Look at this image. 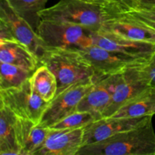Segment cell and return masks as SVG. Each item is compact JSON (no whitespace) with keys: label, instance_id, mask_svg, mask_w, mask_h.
Listing matches in <instances>:
<instances>
[{"label":"cell","instance_id":"obj_1","mask_svg":"<svg viewBox=\"0 0 155 155\" xmlns=\"http://www.w3.org/2000/svg\"><path fill=\"white\" fill-rule=\"evenodd\" d=\"M153 116L131 130L83 146L77 155H155Z\"/></svg>","mask_w":155,"mask_h":155},{"label":"cell","instance_id":"obj_2","mask_svg":"<svg viewBox=\"0 0 155 155\" xmlns=\"http://www.w3.org/2000/svg\"><path fill=\"white\" fill-rule=\"evenodd\" d=\"M40 63L48 67L57 78V93L75 83L97 80L93 68L80 49L48 48Z\"/></svg>","mask_w":155,"mask_h":155},{"label":"cell","instance_id":"obj_3","mask_svg":"<svg viewBox=\"0 0 155 155\" xmlns=\"http://www.w3.org/2000/svg\"><path fill=\"white\" fill-rule=\"evenodd\" d=\"M112 15L106 8L79 0H60L39 13L41 21L71 23L94 32L100 30L104 21Z\"/></svg>","mask_w":155,"mask_h":155},{"label":"cell","instance_id":"obj_4","mask_svg":"<svg viewBox=\"0 0 155 155\" xmlns=\"http://www.w3.org/2000/svg\"><path fill=\"white\" fill-rule=\"evenodd\" d=\"M36 32L48 49L76 48L81 50L93 45L94 31L77 24L40 21Z\"/></svg>","mask_w":155,"mask_h":155},{"label":"cell","instance_id":"obj_5","mask_svg":"<svg viewBox=\"0 0 155 155\" xmlns=\"http://www.w3.org/2000/svg\"><path fill=\"white\" fill-rule=\"evenodd\" d=\"M142 65H134L112 75V96L103 118L110 117L136 95L150 86Z\"/></svg>","mask_w":155,"mask_h":155},{"label":"cell","instance_id":"obj_6","mask_svg":"<svg viewBox=\"0 0 155 155\" xmlns=\"http://www.w3.org/2000/svg\"><path fill=\"white\" fill-rule=\"evenodd\" d=\"M0 102L12 109L17 116L39 124L48 102L34 90L30 80L22 86L0 90Z\"/></svg>","mask_w":155,"mask_h":155},{"label":"cell","instance_id":"obj_7","mask_svg":"<svg viewBox=\"0 0 155 155\" xmlns=\"http://www.w3.org/2000/svg\"><path fill=\"white\" fill-rule=\"evenodd\" d=\"M95 82L89 80L75 83L56 94L54 98L48 102L39 124L49 128L58 121L76 111L78 104L92 89Z\"/></svg>","mask_w":155,"mask_h":155},{"label":"cell","instance_id":"obj_8","mask_svg":"<svg viewBox=\"0 0 155 155\" xmlns=\"http://www.w3.org/2000/svg\"><path fill=\"white\" fill-rule=\"evenodd\" d=\"M80 51L93 68L97 80L119 74L129 67L144 64L148 61L107 50L96 45L86 47Z\"/></svg>","mask_w":155,"mask_h":155},{"label":"cell","instance_id":"obj_9","mask_svg":"<svg viewBox=\"0 0 155 155\" xmlns=\"http://www.w3.org/2000/svg\"><path fill=\"white\" fill-rule=\"evenodd\" d=\"M0 21L7 26L15 41L30 48L40 61L48 48L37 32L26 20L17 14L5 0L0 2Z\"/></svg>","mask_w":155,"mask_h":155},{"label":"cell","instance_id":"obj_10","mask_svg":"<svg viewBox=\"0 0 155 155\" xmlns=\"http://www.w3.org/2000/svg\"><path fill=\"white\" fill-rule=\"evenodd\" d=\"M100 30L132 40L155 44V29L127 13L113 15L104 21Z\"/></svg>","mask_w":155,"mask_h":155},{"label":"cell","instance_id":"obj_11","mask_svg":"<svg viewBox=\"0 0 155 155\" xmlns=\"http://www.w3.org/2000/svg\"><path fill=\"white\" fill-rule=\"evenodd\" d=\"M84 129L49 128L43 145L35 155H77L83 147Z\"/></svg>","mask_w":155,"mask_h":155},{"label":"cell","instance_id":"obj_12","mask_svg":"<svg viewBox=\"0 0 155 155\" xmlns=\"http://www.w3.org/2000/svg\"><path fill=\"white\" fill-rule=\"evenodd\" d=\"M150 116L139 117H110L95 120L84 129L83 146L98 143L142 124Z\"/></svg>","mask_w":155,"mask_h":155},{"label":"cell","instance_id":"obj_13","mask_svg":"<svg viewBox=\"0 0 155 155\" xmlns=\"http://www.w3.org/2000/svg\"><path fill=\"white\" fill-rule=\"evenodd\" d=\"M93 45L132 57L149 60L155 52V44L139 42L105 31L94 32Z\"/></svg>","mask_w":155,"mask_h":155},{"label":"cell","instance_id":"obj_14","mask_svg":"<svg viewBox=\"0 0 155 155\" xmlns=\"http://www.w3.org/2000/svg\"><path fill=\"white\" fill-rule=\"evenodd\" d=\"M111 76L96 80L92 89L85 95L76 111L89 112L98 120L103 118L104 111L111 100Z\"/></svg>","mask_w":155,"mask_h":155},{"label":"cell","instance_id":"obj_15","mask_svg":"<svg viewBox=\"0 0 155 155\" xmlns=\"http://www.w3.org/2000/svg\"><path fill=\"white\" fill-rule=\"evenodd\" d=\"M16 130L21 155H35L43 145L49 128L18 116Z\"/></svg>","mask_w":155,"mask_h":155},{"label":"cell","instance_id":"obj_16","mask_svg":"<svg viewBox=\"0 0 155 155\" xmlns=\"http://www.w3.org/2000/svg\"><path fill=\"white\" fill-rule=\"evenodd\" d=\"M0 62H5L33 73L39 64V58L26 45L15 41L0 42Z\"/></svg>","mask_w":155,"mask_h":155},{"label":"cell","instance_id":"obj_17","mask_svg":"<svg viewBox=\"0 0 155 155\" xmlns=\"http://www.w3.org/2000/svg\"><path fill=\"white\" fill-rule=\"evenodd\" d=\"M18 116L7 105L0 102V154L21 155L18 142L16 123Z\"/></svg>","mask_w":155,"mask_h":155},{"label":"cell","instance_id":"obj_18","mask_svg":"<svg viewBox=\"0 0 155 155\" xmlns=\"http://www.w3.org/2000/svg\"><path fill=\"white\" fill-rule=\"evenodd\" d=\"M155 114V87L148 86L124 104L112 117H139Z\"/></svg>","mask_w":155,"mask_h":155},{"label":"cell","instance_id":"obj_19","mask_svg":"<svg viewBox=\"0 0 155 155\" xmlns=\"http://www.w3.org/2000/svg\"><path fill=\"white\" fill-rule=\"evenodd\" d=\"M29 80L34 90L46 102L51 101L57 94V78L45 65H39Z\"/></svg>","mask_w":155,"mask_h":155},{"label":"cell","instance_id":"obj_20","mask_svg":"<svg viewBox=\"0 0 155 155\" xmlns=\"http://www.w3.org/2000/svg\"><path fill=\"white\" fill-rule=\"evenodd\" d=\"M17 14L22 17L36 31L40 23L39 13L48 0H5Z\"/></svg>","mask_w":155,"mask_h":155},{"label":"cell","instance_id":"obj_21","mask_svg":"<svg viewBox=\"0 0 155 155\" xmlns=\"http://www.w3.org/2000/svg\"><path fill=\"white\" fill-rule=\"evenodd\" d=\"M33 73L5 62H0V90L17 88L30 79Z\"/></svg>","mask_w":155,"mask_h":155},{"label":"cell","instance_id":"obj_22","mask_svg":"<svg viewBox=\"0 0 155 155\" xmlns=\"http://www.w3.org/2000/svg\"><path fill=\"white\" fill-rule=\"evenodd\" d=\"M97 120L95 117L89 112L74 111L58 121L49 128L52 129H78L86 128Z\"/></svg>","mask_w":155,"mask_h":155},{"label":"cell","instance_id":"obj_23","mask_svg":"<svg viewBox=\"0 0 155 155\" xmlns=\"http://www.w3.org/2000/svg\"><path fill=\"white\" fill-rule=\"evenodd\" d=\"M124 13H127L135 18H139L155 29V5H139L135 8Z\"/></svg>","mask_w":155,"mask_h":155},{"label":"cell","instance_id":"obj_24","mask_svg":"<svg viewBox=\"0 0 155 155\" xmlns=\"http://www.w3.org/2000/svg\"><path fill=\"white\" fill-rule=\"evenodd\" d=\"M139 0H110V12L113 15L124 13L135 8Z\"/></svg>","mask_w":155,"mask_h":155},{"label":"cell","instance_id":"obj_25","mask_svg":"<svg viewBox=\"0 0 155 155\" xmlns=\"http://www.w3.org/2000/svg\"><path fill=\"white\" fill-rule=\"evenodd\" d=\"M144 73L148 80L150 86L155 87V52L149 60L142 65Z\"/></svg>","mask_w":155,"mask_h":155},{"label":"cell","instance_id":"obj_26","mask_svg":"<svg viewBox=\"0 0 155 155\" xmlns=\"http://www.w3.org/2000/svg\"><path fill=\"white\" fill-rule=\"evenodd\" d=\"M79 1L89 3V4L101 6V7H104L110 11V0H79ZM110 13H111V12H110ZM112 15H113V14H112Z\"/></svg>","mask_w":155,"mask_h":155},{"label":"cell","instance_id":"obj_27","mask_svg":"<svg viewBox=\"0 0 155 155\" xmlns=\"http://www.w3.org/2000/svg\"><path fill=\"white\" fill-rule=\"evenodd\" d=\"M139 5H155V0H139Z\"/></svg>","mask_w":155,"mask_h":155}]
</instances>
